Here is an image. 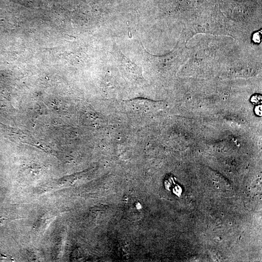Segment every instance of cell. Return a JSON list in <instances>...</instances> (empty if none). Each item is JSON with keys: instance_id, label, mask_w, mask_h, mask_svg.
<instances>
[{"instance_id": "1", "label": "cell", "mask_w": 262, "mask_h": 262, "mask_svg": "<svg viewBox=\"0 0 262 262\" xmlns=\"http://www.w3.org/2000/svg\"><path fill=\"white\" fill-rule=\"evenodd\" d=\"M253 41L255 43H260L262 40V30L256 32L253 36Z\"/></svg>"}, {"instance_id": "3", "label": "cell", "mask_w": 262, "mask_h": 262, "mask_svg": "<svg viewBox=\"0 0 262 262\" xmlns=\"http://www.w3.org/2000/svg\"><path fill=\"white\" fill-rule=\"evenodd\" d=\"M255 111V113L256 115L261 116V115H262V105H258L257 107H256Z\"/></svg>"}, {"instance_id": "2", "label": "cell", "mask_w": 262, "mask_h": 262, "mask_svg": "<svg viewBox=\"0 0 262 262\" xmlns=\"http://www.w3.org/2000/svg\"><path fill=\"white\" fill-rule=\"evenodd\" d=\"M251 101L255 104H258L262 101V96L260 95H255L252 97Z\"/></svg>"}]
</instances>
